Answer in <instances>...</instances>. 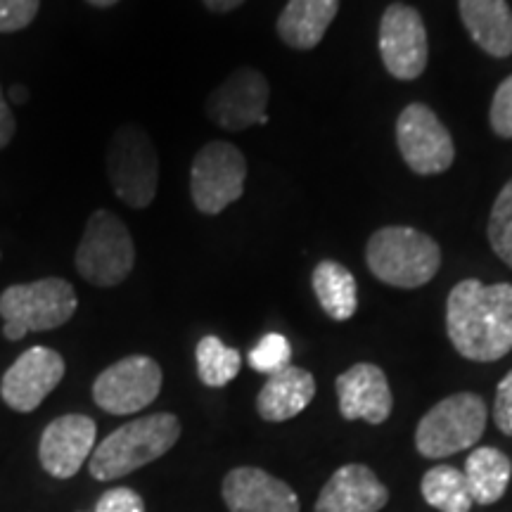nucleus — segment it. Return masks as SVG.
Segmentation results:
<instances>
[{"instance_id": "f257e3e1", "label": "nucleus", "mask_w": 512, "mask_h": 512, "mask_svg": "<svg viewBox=\"0 0 512 512\" xmlns=\"http://www.w3.org/2000/svg\"><path fill=\"white\" fill-rule=\"evenodd\" d=\"M446 332L460 356L491 363L512 351V285L470 278L446 302Z\"/></svg>"}, {"instance_id": "f03ea898", "label": "nucleus", "mask_w": 512, "mask_h": 512, "mask_svg": "<svg viewBox=\"0 0 512 512\" xmlns=\"http://www.w3.org/2000/svg\"><path fill=\"white\" fill-rule=\"evenodd\" d=\"M181 439V420L174 413H155L136 418L114 430L95 448L88 470L98 482L121 479L152 460L162 458Z\"/></svg>"}, {"instance_id": "7ed1b4c3", "label": "nucleus", "mask_w": 512, "mask_h": 512, "mask_svg": "<svg viewBox=\"0 0 512 512\" xmlns=\"http://www.w3.org/2000/svg\"><path fill=\"white\" fill-rule=\"evenodd\" d=\"M370 273L401 290L427 285L441 268L437 240L408 226H387L370 235L366 247Z\"/></svg>"}, {"instance_id": "20e7f679", "label": "nucleus", "mask_w": 512, "mask_h": 512, "mask_svg": "<svg viewBox=\"0 0 512 512\" xmlns=\"http://www.w3.org/2000/svg\"><path fill=\"white\" fill-rule=\"evenodd\" d=\"M79 306L74 287L64 278H41L36 283L10 285L0 294L3 335L10 342L27 337V332H46L69 323Z\"/></svg>"}, {"instance_id": "39448f33", "label": "nucleus", "mask_w": 512, "mask_h": 512, "mask_svg": "<svg viewBox=\"0 0 512 512\" xmlns=\"http://www.w3.org/2000/svg\"><path fill=\"white\" fill-rule=\"evenodd\" d=\"M76 271L95 287H117L136 266V245L126 223L107 209L93 211L74 256Z\"/></svg>"}, {"instance_id": "423d86ee", "label": "nucleus", "mask_w": 512, "mask_h": 512, "mask_svg": "<svg viewBox=\"0 0 512 512\" xmlns=\"http://www.w3.org/2000/svg\"><path fill=\"white\" fill-rule=\"evenodd\" d=\"M489 408L482 396L460 392L430 408L415 430V448L425 458H448L482 439Z\"/></svg>"}, {"instance_id": "0eeeda50", "label": "nucleus", "mask_w": 512, "mask_h": 512, "mask_svg": "<svg viewBox=\"0 0 512 512\" xmlns=\"http://www.w3.org/2000/svg\"><path fill=\"white\" fill-rule=\"evenodd\" d=\"M107 178L119 200L131 209H145L155 202L159 159L143 126L124 124L114 131L107 147Z\"/></svg>"}, {"instance_id": "6e6552de", "label": "nucleus", "mask_w": 512, "mask_h": 512, "mask_svg": "<svg viewBox=\"0 0 512 512\" xmlns=\"http://www.w3.org/2000/svg\"><path fill=\"white\" fill-rule=\"evenodd\" d=\"M247 183V159L226 140L207 143L192 159L190 195L197 211L207 216L221 214L238 202Z\"/></svg>"}, {"instance_id": "1a4fd4ad", "label": "nucleus", "mask_w": 512, "mask_h": 512, "mask_svg": "<svg viewBox=\"0 0 512 512\" xmlns=\"http://www.w3.org/2000/svg\"><path fill=\"white\" fill-rule=\"evenodd\" d=\"M162 382V368L155 358L133 354L102 370L93 382V401L105 413L133 415L155 403Z\"/></svg>"}, {"instance_id": "9d476101", "label": "nucleus", "mask_w": 512, "mask_h": 512, "mask_svg": "<svg viewBox=\"0 0 512 512\" xmlns=\"http://www.w3.org/2000/svg\"><path fill=\"white\" fill-rule=\"evenodd\" d=\"M396 143L408 169L420 176L444 174L456 159L451 133L422 102H413L401 112L396 121Z\"/></svg>"}, {"instance_id": "9b49d317", "label": "nucleus", "mask_w": 512, "mask_h": 512, "mask_svg": "<svg viewBox=\"0 0 512 512\" xmlns=\"http://www.w3.org/2000/svg\"><path fill=\"white\" fill-rule=\"evenodd\" d=\"M380 55L387 72L399 81H413L425 72L430 43L420 12L394 3L380 22Z\"/></svg>"}, {"instance_id": "f8f14e48", "label": "nucleus", "mask_w": 512, "mask_h": 512, "mask_svg": "<svg viewBox=\"0 0 512 512\" xmlns=\"http://www.w3.org/2000/svg\"><path fill=\"white\" fill-rule=\"evenodd\" d=\"M268 88L266 76L252 67L235 69L207 98V117L226 131L268 124Z\"/></svg>"}, {"instance_id": "ddd939ff", "label": "nucleus", "mask_w": 512, "mask_h": 512, "mask_svg": "<svg viewBox=\"0 0 512 512\" xmlns=\"http://www.w3.org/2000/svg\"><path fill=\"white\" fill-rule=\"evenodd\" d=\"M64 358L55 349L31 347L3 375L0 396L12 411L31 413L46 401L64 377Z\"/></svg>"}, {"instance_id": "4468645a", "label": "nucleus", "mask_w": 512, "mask_h": 512, "mask_svg": "<svg viewBox=\"0 0 512 512\" xmlns=\"http://www.w3.org/2000/svg\"><path fill=\"white\" fill-rule=\"evenodd\" d=\"M98 425L81 413L62 415L43 430L38 458L43 470L55 479H72L93 456Z\"/></svg>"}, {"instance_id": "2eb2a0df", "label": "nucleus", "mask_w": 512, "mask_h": 512, "mask_svg": "<svg viewBox=\"0 0 512 512\" xmlns=\"http://www.w3.org/2000/svg\"><path fill=\"white\" fill-rule=\"evenodd\" d=\"M339 413L344 420H366L382 425L392 415L394 396L387 375L373 363H356L335 382Z\"/></svg>"}, {"instance_id": "dca6fc26", "label": "nucleus", "mask_w": 512, "mask_h": 512, "mask_svg": "<svg viewBox=\"0 0 512 512\" xmlns=\"http://www.w3.org/2000/svg\"><path fill=\"white\" fill-rule=\"evenodd\" d=\"M230 512H299V498L290 484L261 467H235L221 486Z\"/></svg>"}, {"instance_id": "f3484780", "label": "nucleus", "mask_w": 512, "mask_h": 512, "mask_svg": "<svg viewBox=\"0 0 512 512\" xmlns=\"http://www.w3.org/2000/svg\"><path fill=\"white\" fill-rule=\"evenodd\" d=\"M389 503V489L368 465L339 467L318 494L316 512H380Z\"/></svg>"}, {"instance_id": "a211bd4d", "label": "nucleus", "mask_w": 512, "mask_h": 512, "mask_svg": "<svg viewBox=\"0 0 512 512\" xmlns=\"http://www.w3.org/2000/svg\"><path fill=\"white\" fill-rule=\"evenodd\" d=\"M316 396V380L309 370L287 366L280 373L268 375L259 396L256 411L266 422H285L297 418Z\"/></svg>"}, {"instance_id": "6ab92c4d", "label": "nucleus", "mask_w": 512, "mask_h": 512, "mask_svg": "<svg viewBox=\"0 0 512 512\" xmlns=\"http://www.w3.org/2000/svg\"><path fill=\"white\" fill-rule=\"evenodd\" d=\"M460 19L484 53L512 55V10L505 0H460Z\"/></svg>"}, {"instance_id": "aec40b11", "label": "nucleus", "mask_w": 512, "mask_h": 512, "mask_svg": "<svg viewBox=\"0 0 512 512\" xmlns=\"http://www.w3.org/2000/svg\"><path fill=\"white\" fill-rule=\"evenodd\" d=\"M339 12V0H287L278 17V36L294 50H313Z\"/></svg>"}, {"instance_id": "412c9836", "label": "nucleus", "mask_w": 512, "mask_h": 512, "mask_svg": "<svg viewBox=\"0 0 512 512\" xmlns=\"http://www.w3.org/2000/svg\"><path fill=\"white\" fill-rule=\"evenodd\" d=\"M465 479L470 486L472 501L479 505H491L501 501L508 491L512 477V463L503 451L494 446H482L467 456Z\"/></svg>"}, {"instance_id": "4be33fe9", "label": "nucleus", "mask_w": 512, "mask_h": 512, "mask_svg": "<svg viewBox=\"0 0 512 512\" xmlns=\"http://www.w3.org/2000/svg\"><path fill=\"white\" fill-rule=\"evenodd\" d=\"M313 292H316V299L320 309L332 320H349L358 309V287L354 273L349 271L347 266L337 264V261H320V264L313 268L311 275Z\"/></svg>"}, {"instance_id": "5701e85b", "label": "nucleus", "mask_w": 512, "mask_h": 512, "mask_svg": "<svg viewBox=\"0 0 512 512\" xmlns=\"http://www.w3.org/2000/svg\"><path fill=\"white\" fill-rule=\"evenodd\" d=\"M422 498L439 512H470L472 494L465 472L451 465H437L422 477Z\"/></svg>"}, {"instance_id": "b1692460", "label": "nucleus", "mask_w": 512, "mask_h": 512, "mask_svg": "<svg viewBox=\"0 0 512 512\" xmlns=\"http://www.w3.org/2000/svg\"><path fill=\"white\" fill-rule=\"evenodd\" d=\"M197 358V375L207 387H226L238 377L242 368V356L238 349L226 347L219 337L207 335L200 339L195 349Z\"/></svg>"}, {"instance_id": "393cba45", "label": "nucleus", "mask_w": 512, "mask_h": 512, "mask_svg": "<svg viewBox=\"0 0 512 512\" xmlns=\"http://www.w3.org/2000/svg\"><path fill=\"white\" fill-rule=\"evenodd\" d=\"M486 233H489V245L498 259L512 268V178L498 192Z\"/></svg>"}, {"instance_id": "a878e982", "label": "nucleus", "mask_w": 512, "mask_h": 512, "mask_svg": "<svg viewBox=\"0 0 512 512\" xmlns=\"http://www.w3.org/2000/svg\"><path fill=\"white\" fill-rule=\"evenodd\" d=\"M292 347L290 342L278 332H268L259 339V344L247 354V363L256 373H280L287 366H292Z\"/></svg>"}, {"instance_id": "bb28decb", "label": "nucleus", "mask_w": 512, "mask_h": 512, "mask_svg": "<svg viewBox=\"0 0 512 512\" xmlns=\"http://www.w3.org/2000/svg\"><path fill=\"white\" fill-rule=\"evenodd\" d=\"M41 8V0H0V34L27 29Z\"/></svg>"}, {"instance_id": "cd10ccee", "label": "nucleus", "mask_w": 512, "mask_h": 512, "mask_svg": "<svg viewBox=\"0 0 512 512\" xmlns=\"http://www.w3.org/2000/svg\"><path fill=\"white\" fill-rule=\"evenodd\" d=\"M491 128L501 138H512V74L496 88L489 112Z\"/></svg>"}, {"instance_id": "c85d7f7f", "label": "nucleus", "mask_w": 512, "mask_h": 512, "mask_svg": "<svg viewBox=\"0 0 512 512\" xmlns=\"http://www.w3.org/2000/svg\"><path fill=\"white\" fill-rule=\"evenodd\" d=\"M95 512H145V501L138 491L128 486H117V489L105 491L95 503Z\"/></svg>"}, {"instance_id": "c756f323", "label": "nucleus", "mask_w": 512, "mask_h": 512, "mask_svg": "<svg viewBox=\"0 0 512 512\" xmlns=\"http://www.w3.org/2000/svg\"><path fill=\"white\" fill-rule=\"evenodd\" d=\"M494 420L498 430L512 437V370L503 377L496 389V406H494Z\"/></svg>"}, {"instance_id": "7c9ffc66", "label": "nucleus", "mask_w": 512, "mask_h": 512, "mask_svg": "<svg viewBox=\"0 0 512 512\" xmlns=\"http://www.w3.org/2000/svg\"><path fill=\"white\" fill-rule=\"evenodd\" d=\"M15 131H17L15 114H12L8 100H5V95H3V88H0V150H3L5 145H10Z\"/></svg>"}, {"instance_id": "2f4dec72", "label": "nucleus", "mask_w": 512, "mask_h": 512, "mask_svg": "<svg viewBox=\"0 0 512 512\" xmlns=\"http://www.w3.org/2000/svg\"><path fill=\"white\" fill-rule=\"evenodd\" d=\"M202 3L207 5L211 12H230V10L240 8L245 0H202Z\"/></svg>"}, {"instance_id": "473e14b6", "label": "nucleus", "mask_w": 512, "mask_h": 512, "mask_svg": "<svg viewBox=\"0 0 512 512\" xmlns=\"http://www.w3.org/2000/svg\"><path fill=\"white\" fill-rule=\"evenodd\" d=\"M10 100L17 102V105H24V102L29 100V91L24 86H17L15 83V86L10 88Z\"/></svg>"}, {"instance_id": "72a5a7b5", "label": "nucleus", "mask_w": 512, "mask_h": 512, "mask_svg": "<svg viewBox=\"0 0 512 512\" xmlns=\"http://www.w3.org/2000/svg\"><path fill=\"white\" fill-rule=\"evenodd\" d=\"M88 3L95 5V8H112V5H117L119 0H88Z\"/></svg>"}]
</instances>
